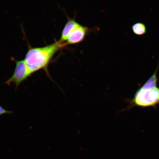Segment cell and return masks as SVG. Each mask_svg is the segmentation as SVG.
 I'll list each match as a JSON object with an SVG mask.
<instances>
[{"label":"cell","instance_id":"cell-1","mask_svg":"<svg viewBox=\"0 0 159 159\" xmlns=\"http://www.w3.org/2000/svg\"><path fill=\"white\" fill-rule=\"evenodd\" d=\"M28 50L24 61L31 75L36 71L43 69L49 77L48 67L53 56L60 49L66 46L59 40L43 47L33 48L28 45Z\"/></svg>","mask_w":159,"mask_h":159},{"label":"cell","instance_id":"cell-2","mask_svg":"<svg viewBox=\"0 0 159 159\" xmlns=\"http://www.w3.org/2000/svg\"><path fill=\"white\" fill-rule=\"evenodd\" d=\"M132 104L136 106L146 107L156 106L159 104V88L144 89L137 91Z\"/></svg>","mask_w":159,"mask_h":159},{"label":"cell","instance_id":"cell-3","mask_svg":"<svg viewBox=\"0 0 159 159\" xmlns=\"http://www.w3.org/2000/svg\"><path fill=\"white\" fill-rule=\"evenodd\" d=\"M16 67L14 72L11 77L5 82V84L10 85L11 83L15 84L17 89L19 85L30 76L24 60L15 61Z\"/></svg>","mask_w":159,"mask_h":159},{"label":"cell","instance_id":"cell-4","mask_svg":"<svg viewBox=\"0 0 159 159\" xmlns=\"http://www.w3.org/2000/svg\"><path fill=\"white\" fill-rule=\"evenodd\" d=\"M89 29L79 24L70 34L66 45L75 44L82 41L88 32Z\"/></svg>","mask_w":159,"mask_h":159},{"label":"cell","instance_id":"cell-5","mask_svg":"<svg viewBox=\"0 0 159 159\" xmlns=\"http://www.w3.org/2000/svg\"><path fill=\"white\" fill-rule=\"evenodd\" d=\"M75 20L73 19L68 18V20L63 28L61 33V36L59 41L65 44L70 34L73 29L79 25Z\"/></svg>","mask_w":159,"mask_h":159},{"label":"cell","instance_id":"cell-6","mask_svg":"<svg viewBox=\"0 0 159 159\" xmlns=\"http://www.w3.org/2000/svg\"><path fill=\"white\" fill-rule=\"evenodd\" d=\"M132 30L134 34L138 35H144L147 32L146 25L142 23L134 24L132 26Z\"/></svg>","mask_w":159,"mask_h":159},{"label":"cell","instance_id":"cell-7","mask_svg":"<svg viewBox=\"0 0 159 159\" xmlns=\"http://www.w3.org/2000/svg\"><path fill=\"white\" fill-rule=\"evenodd\" d=\"M12 112L6 110L0 105V116L5 114H11Z\"/></svg>","mask_w":159,"mask_h":159}]
</instances>
